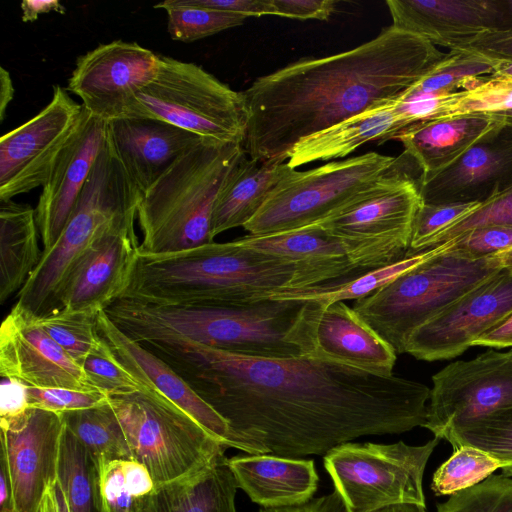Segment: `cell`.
Returning a JSON list of instances; mask_svg holds the SVG:
<instances>
[{
  "instance_id": "be15d7a7",
  "label": "cell",
  "mask_w": 512,
  "mask_h": 512,
  "mask_svg": "<svg viewBox=\"0 0 512 512\" xmlns=\"http://www.w3.org/2000/svg\"><path fill=\"white\" fill-rule=\"evenodd\" d=\"M39 512H57L53 486L45 493Z\"/></svg>"
},
{
  "instance_id": "836d02e7",
  "label": "cell",
  "mask_w": 512,
  "mask_h": 512,
  "mask_svg": "<svg viewBox=\"0 0 512 512\" xmlns=\"http://www.w3.org/2000/svg\"><path fill=\"white\" fill-rule=\"evenodd\" d=\"M72 512H101L99 469L84 445L65 425L57 470Z\"/></svg>"
},
{
  "instance_id": "5b68a950",
  "label": "cell",
  "mask_w": 512,
  "mask_h": 512,
  "mask_svg": "<svg viewBox=\"0 0 512 512\" xmlns=\"http://www.w3.org/2000/svg\"><path fill=\"white\" fill-rule=\"evenodd\" d=\"M247 155L243 144L202 138L145 192L137 209L138 251L164 254L214 242L212 219L220 193Z\"/></svg>"
},
{
  "instance_id": "484cf974",
  "label": "cell",
  "mask_w": 512,
  "mask_h": 512,
  "mask_svg": "<svg viewBox=\"0 0 512 512\" xmlns=\"http://www.w3.org/2000/svg\"><path fill=\"white\" fill-rule=\"evenodd\" d=\"M227 462L237 487L264 508L305 504L318 489L313 459L247 454L233 456Z\"/></svg>"
},
{
  "instance_id": "ba28073f",
  "label": "cell",
  "mask_w": 512,
  "mask_h": 512,
  "mask_svg": "<svg viewBox=\"0 0 512 512\" xmlns=\"http://www.w3.org/2000/svg\"><path fill=\"white\" fill-rule=\"evenodd\" d=\"M398 162L369 152L306 171L294 169L243 228L261 236L316 224L367 196Z\"/></svg>"
},
{
  "instance_id": "f1b7e54d",
  "label": "cell",
  "mask_w": 512,
  "mask_h": 512,
  "mask_svg": "<svg viewBox=\"0 0 512 512\" xmlns=\"http://www.w3.org/2000/svg\"><path fill=\"white\" fill-rule=\"evenodd\" d=\"M398 100L365 111L299 141L290 151L288 164L297 168L315 161L343 158L360 146L384 143L409 126L397 109Z\"/></svg>"
},
{
  "instance_id": "ffe728a7",
  "label": "cell",
  "mask_w": 512,
  "mask_h": 512,
  "mask_svg": "<svg viewBox=\"0 0 512 512\" xmlns=\"http://www.w3.org/2000/svg\"><path fill=\"white\" fill-rule=\"evenodd\" d=\"M0 374L31 387L97 390L33 318L13 308L0 327Z\"/></svg>"
},
{
  "instance_id": "f35d334b",
  "label": "cell",
  "mask_w": 512,
  "mask_h": 512,
  "mask_svg": "<svg viewBox=\"0 0 512 512\" xmlns=\"http://www.w3.org/2000/svg\"><path fill=\"white\" fill-rule=\"evenodd\" d=\"M97 316L98 313L56 309L33 319L81 365L84 358L96 349L102 340L97 328Z\"/></svg>"
},
{
  "instance_id": "f6af8a7d",
  "label": "cell",
  "mask_w": 512,
  "mask_h": 512,
  "mask_svg": "<svg viewBox=\"0 0 512 512\" xmlns=\"http://www.w3.org/2000/svg\"><path fill=\"white\" fill-rule=\"evenodd\" d=\"M480 203H422L413 221L406 255L423 251L434 236L473 212Z\"/></svg>"
},
{
  "instance_id": "e575fe53",
  "label": "cell",
  "mask_w": 512,
  "mask_h": 512,
  "mask_svg": "<svg viewBox=\"0 0 512 512\" xmlns=\"http://www.w3.org/2000/svg\"><path fill=\"white\" fill-rule=\"evenodd\" d=\"M493 73V59L463 49H452L428 75L408 89L398 101L428 94L454 93L473 88Z\"/></svg>"
},
{
  "instance_id": "83f0119b",
  "label": "cell",
  "mask_w": 512,
  "mask_h": 512,
  "mask_svg": "<svg viewBox=\"0 0 512 512\" xmlns=\"http://www.w3.org/2000/svg\"><path fill=\"white\" fill-rule=\"evenodd\" d=\"M225 454L203 468L156 485L139 498L132 512H237V484Z\"/></svg>"
},
{
  "instance_id": "4dcf8cb0",
  "label": "cell",
  "mask_w": 512,
  "mask_h": 512,
  "mask_svg": "<svg viewBox=\"0 0 512 512\" xmlns=\"http://www.w3.org/2000/svg\"><path fill=\"white\" fill-rule=\"evenodd\" d=\"M36 211L28 204L0 201V302L19 292L37 267Z\"/></svg>"
},
{
  "instance_id": "816d5d0a",
  "label": "cell",
  "mask_w": 512,
  "mask_h": 512,
  "mask_svg": "<svg viewBox=\"0 0 512 512\" xmlns=\"http://www.w3.org/2000/svg\"><path fill=\"white\" fill-rule=\"evenodd\" d=\"M258 512H349L341 496L334 490L332 493L313 498L305 504L281 507L264 508Z\"/></svg>"
},
{
  "instance_id": "91938a15",
  "label": "cell",
  "mask_w": 512,
  "mask_h": 512,
  "mask_svg": "<svg viewBox=\"0 0 512 512\" xmlns=\"http://www.w3.org/2000/svg\"><path fill=\"white\" fill-rule=\"evenodd\" d=\"M501 1V28L500 30L512 29V0Z\"/></svg>"
},
{
  "instance_id": "bcb514c9",
  "label": "cell",
  "mask_w": 512,
  "mask_h": 512,
  "mask_svg": "<svg viewBox=\"0 0 512 512\" xmlns=\"http://www.w3.org/2000/svg\"><path fill=\"white\" fill-rule=\"evenodd\" d=\"M447 252L461 258L481 259L512 249V227L485 226L472 229L443 243Z\"/></svg>"
},
{
  "instance_id": "8992f818",
  "label": "cell",
  "mask_w": 512,
  "mask_h": 512,
  "mask_svg": "<svg viewBox=\"0 0 512 512\" xmlns=\"http://www.w3.org/2000/svg\"><path fill=\"white\" fill-rule=\"evenodd\" d=\"M141 198V192L126 174L106 135L60 237L49 250L42 252L12 308L30 318L50 313L74 263L112 225L136 219Z\"/></svg>"
},
{
  "instance_id": "ab89813d",
  "label": "cell",
  "mask_w": 512,
  "mask_h": 512,
  "mask_svg": "<svg viewBox=\"0 0 512 512\" xmlns=\"http://www.w3.org/2000/svg\"><path fill=\"white\" fill-rule=\"evenodd\" d=\"M509 109H512V80L489 75L473 88L449 94L440 109L426 120Z\"/></svg>"
},
{
  "instance_id": "6da1fadb",
  "label": "cell",
  "mask_w": 512,
  "mask_h": 512,
  "mask_svg": "<svg viewBox=\"0 0 512 512\" xmlns=\"http://www.w3.org/2000/svg\"><path fill=\"white\" fill-rule=\"evenodd\" d=\"M229 426L227 447L246 454L324 456L362 436L400 434L426 421L430 388L308 356L248 357L189 341H151Z\"/></svg>"
},
{
  "instance_id": "6125c7cd",
  "label": "cell",
  "mask_w": 512,
  "mask_h": 512,
  "mask_svg": "<svg viewBox=\"0 0 512 512\" xmlns=\"http://www.w3.org/2000/svg\"><path fill=\"white\" fill-rule=\"evenodd\" d=\"M374 512H427L425 506L416 504H401L390 506Z\"/></svg>"
},
{
  "instance_id": "60d3db41",
  "label": "cell",
  "mask_w": 512,
  "mask_h": 512,
  "mask_svg": "<svg viewBox=\"0 0 512 512\" xmlns=\"http://www.w3.org/2000/svg\"><path fill=\"white\" fill-rule=\"evenodd\" d=\"M154 8L167 12V29L173 40L193 42L223 30L242 25L243 15L189 6H169L159 3Z\"/></svg>"
},
{
  "instance_id": "d6986e66",
  "label": "cell",
  "mask_w": 512,
  "mask_h": 512,
  "mask_svg": "<svg viewBox=\"0 0 512 512\" xmlns=\"http://www.w3.org/2000/svg\"><path fill=\"white\" fill-rule=\"evenodd\" d=\"M106 128L105 121L83 107L54 160L35 208L42 252L49 250L60 237L105 142Z\"/></svg>"
},
{
  "instance_id": "603a6c76",
  "label": "cell",
  "mask_w": 512,
  "mask_h": 512,
  "mask_svg": "<svg viewBox=\"0 0 512 512\" xmlns=\"http://www.w3.org/2000/svg\"><path fill=\"white\" fill-rule=\"evenodd\" d=\"M392 26L450 50L501 28L500 0H387Z\"/></svg>"
},
{
  "instance_id": "680465c9",
  "label": "cell",
  "mask_w": 512,
  "mask_h": 512,
  "mask_svg": "<svg viewBox=\"0 0 512 512\" xmlns=\"http://www.w3.org/2000/svg\"><path fill=\"white\" fill-rule=\"evenodd\" d=\"M491 75L512 80V61L493 59V73Z\"/></svg>"
},
{
  "instance_id": "30bf717a",
  "label": "cell",
  "mask_w": 512,
  "mask_h": 512,
  "mask_svg": "<svg viewBox=\"0 0 512 512\" xmlns=\"http://www.w3.org/2000/svg\"><path fill=\"white\" fill-rule=\"evenodd\" d=\"M132 460L149 471L155 486L209 464L227 447L173 403L144 390L109 396Z\"/></svg>"
},
{
  "instance_id": "7c38bea8",
  "label": "cell",
  "mask_w": 512,
  "mask_h": 512,
  "mask_svg": "<svg viewBox=\"0 0 512 512\" xmlns=\"http://www.w3.org/2000/svg\"><path fill=\"white\" fill-rule=\"evenodd\" d=\"M424 428L438 439L477 418L512 406V348L489 349L432 376Z\"/></svg>"
},
{
  "instance_id": "8fae6325",
  "label": "cell",
  "mask_w": 512,
  "mask_h": 512,
  "mask_svg": "<svg viewBox=\"0 0 512 512\" xmlns=\"http://www.w3.org/2000/svg\"><path fill=\"white\" fill-rule=\"evenodd\" d=\"M439 440L419 446L349 441L329 450L323 464L349 512L401 504L426 507L423 476Z\"/></svg>"
},
{
  "instance_id": "5bb4252c",
  "label": "cell",
  "mask_w": 512,
  "mask_h": 512,
  "mask_svg": "<svg viewBox=\"0 0 512 512\" xmlns=\"http://www.w3.org/2000/svg\"><path fill=\"white\" fill-rule=\"evenodd\" d=\"M82 104L60 85L50 102L0 139V201L43 186L58 153L73 131Z\"/></svg>"
},
{
  "instance_id": "8d00e7d4",
  "label": "cell",
  "mask_w": 512,
  "mask_h": 512,
  "mask_svg": "<svg viewBox=\"0 0 512 512\" xmlns=\"http://www.w3.org/2000/svg\"><path fill=\"white\" fill-rule=\"evenodd\" d=\"M445 440L453 448L469 445L487 452L504 464V475L512 476V406L451 430Z\"/></svg>"
},
{
  "instance_id": "52a82bcc",
  "label": "cell",
  "mask_w": 512,
  "mask_h": 512,
  "mask_svg": "<svg viewBox=\"0 0 512 512\" xmlns=\"http://www.w3.org/2000/svg\"><path fill=\"white\" fill-rule=\"evenodd\" d=\"M502 269L498 255L472 260L446 250L355 300L352 308L398 355L417 328Z\"/></svg>"
},
{
  "instance_id": "74e56055",
  "label": "cell",
  "mask_w": 512,
  "mask_h": 512,
  "mask_svg": "<svg viewBox=\"0 0 512 512\" xmlns=\"http://www.w3.org/2000/svg\"><path fill=\"white\" fill-rule=\"evenodd\" d=\"M503 468L504 464L487 452L460 445L434 472L431 489L438 496H450L481 483Z\"/></svg>"
},
{
  "instance_id": "4fadbf2b",
  "label": "cell",
  "mask_w": 512,
  "mask_h": 512,
  "mask_svg": "<svg viewBox=\"0 0 512 512\" xmlns=\"http://www.w3.org/2000/svg\"><path fill=\"white\" fill-rule=\"evenodd\" d=\"M159 55L136 42L115 40L79 56L66 90L106 123L132 118L136 95L156 76Z\"/></svg>"
},
{
  "instance_id": "d4e9b609",
  "label": "cell",
  "mask_w": 512,
  "mask_h": 512,
  "mask_svg": "<svg viewBox=\"0 0 512 512\" xmlns=\"http://www.w3.org/2000/svg\"><path fill=\"white\" fill-rule=\"evenodd\" d=\"M107 139L135 187L145 193L202 137L162 120L125 118L107 123Z\"/></svg>"
},
{
  "instance_id": "7402d4cb",
  "label": "cell",
  "mask_w": 512,
  "mask_h": 512,
  "mask_svg": "<svg viewBox=\"0 0 512 512\" xmlns=\"http://www.w3.org/2000/svg\"><path fill=\"white\" fill-rule=\"evenodd\" d=\"M422 203L483 202L512 185V126L503 124L446 169L416 180Z\"/></svg>"
},
{
  "instance_id": "681fc988",
  "label": "cell",
  "mask_w": 512,
  "mask_h": 512,
  "mask_svg": "<svg viewBox=\"0 0 512 512\" xmlns=\"http://www.w3.org/2000/svg\"><path fill=\"white\" fill-rule=\"evenodd\" d=\"M275 15L300 20H327L336 9L334 0H271Z\"/></svg>"
},
{
  "instance_id": "6f0895ef",
  "label": "cell",
  "mask_w": 512,
  "mask_h": 512,
  "mask_svg": "<svg viewBox=\"0 0 512 512\" xmlns=\"http://www.w3.org/2000/svg\"><path fill=\"white\" fill-rule=\"evenodd\" d=\"M14 86L10 73L4 68H0V121L3 122L6 109L14 97Z\"/></svg>"
},
{
  "instance_id": "7bdbcfd3",
  "label": "cell",
  "mask_w": 512,
  "mask_h": 512,
  "mask_svg": "<svg viewBox=\"0 0 512 512\" xmlns=\"http://www.w3.org/2000/svg\"><path fill=\"white\" fill-rule=\"evenodd\" d=\"M101 338L99 346L81 363L91 385L110 397L141 391L134 376L119 361L107 341Z\"/></svg>"
},
{
  "instance_id": "ac0fdd59",
  "label": "cell",
  "mask_w": 512,
  "mask_h": 512,
  "mask_svg": "<svg viewBox=\"0 0 512 512\" xmlns=\"http://www.w3.org/2000/svg\"><path fill=\"white\" fill-rule=\"evenodd\" d=\"M135 220L112 225L84 252L58 290L53 310L99 313L120 297L140 245Z\"/></svg>"
},
{
  "instance_id": "cb8c5ba5",
  "label": "cell",
  "mask_w": 512,
  "mask_h": 512,
  "mask_svg": "<svg viewBox=\"0 0 512 512\" xmlns=\"http://www.w3.org/2000/svg\"><path fill=\"white\" fill-rule=\"evenodd\" d=\"M97 328L119 361L140 384L141 390L173 403L227 447L229 426L226 420L165 361L123 333L104 310L98 313Z\"/></svg>"
},
{
  "instance_id": "2e32d148",
  "label": "cell",
  "mask_w": 512,
  "mask_h": 512,
  "mask_svg": "<svg viewBox=\"0 0 512 512\" xmlns=\"http://www.w3.org/2000/svg\"><path fill=\"white\" fill-rule=\"evenodd\" d=\"M297 336L304 356L375 376L393 375L396 352L344 301H306Z\"/></svg>"
},
{
  "instance_id": "03108f58",
  "label": "cell",
  "mask_w": 512,
  "mask_h": 512,
  "mask_svg": "<svg viewBox=\"0 0 512 512\" xmlns=\"http://www.w3.org/2000/svg\"><path fill=\"white\" fill-rule=\"evenodd\" d=\"M492 114H494L503 124L512 126V109Z\"/></svg>"
},
{
  "instance_id": "b9f144b4",
  "label": "cell",
  "mask_w": 512,
  "mask_h": 512,
  "mask_svg": "<svg viewBox=\"0 0 512 512\" xmlns=\"http://www.w3.org/2000/svg\"><path fill=\"white\" fill-rule=\"evenodd\" d=\"M437 512H512V478L491 475L437 505Z\"/></svg>"
},
{
  "instance_id": "94428289",
  "label": "cell",
  "mask_w": 512,
  "mask_h": 512,
  "mask_svg": "<svg viewBox=\"0 0 512 512\" xmlns=\"http://www.w3.org/2000/svg\"><path fill=\"white\" fill-rule=\"evenodd\" d=\"M53 491L57 512H72L70 505L65 497V494L57 480L53 485Z\"/></svg>"
},
{
  "instance_id": "44dd1931",
  "label": "cell",
  "mask_w": 512,
  "mask_h": 512,
  "mask_svg": "<svg viewBox=\"0 0 512 512\" xmlns=\"http://www.w3.org/2000/svg\"><path fill=\"white\" fill-rule=\"evenodd\" d=\"M421 204L416 180L396 168L367 196L316 224L336 237L391 243L408 250Z\"/></svg>"
},
{
  "instance_id": "1f68e13d",
  "label": "cell",
  "mask_w": 512,
  "mask_h": 512,
  "mask_svg": "<svg viewBox=\"0 0 512 512\" xmlns=\"http://www.w3.org/2000/svg\"><path fill=\"white\" fill-rule=\"evenodd\" d=\"M447 249V245L441 244L421 252L405 255L400 260L361 273L347 280L302 289L284 290L272 295L269 299L317 301L323 304L344 300H357L372 294L402 274Z\"/></svg>"
},
{
  "instance_id": "f907efd6",
  "label": "cell",
  "mask_w": 512,
  "mask_h": 512,
  "mask_svg": "<svg viewBox=\"0 0 512 512\" xmlns=\"http://www.w3.org/2000/svg\"><path fill=\"white\" fill-rule=\"evenodd\" d=\"M454 49L476 52L493 59L512 61V29L483 33L467 44Z\"/></svg>"
},
{
  "instance_id": "f546056e",
  "label": "cell",
  "mask_w": 512,
  "mask_h": 512,
  "mask_svg": "<svg viewBox=\"0 0 512 512\" xmlns=\"http://www.w3.org/2000/svg\"><path fill=\"white\" fill-rule=\"evenodd\" d=\"M294 169L285 161H258L246 155L219 195L213 213L212 237L244 227Z\"/></svg>"
},
{
  "instance_id": "d6a6232c",
  "label": "cell",
  "mask_w": 512,
  "mask_h": 512,
  "mask_svg": "<svg viewBox=\"0 0 512 512\" xmlns=\"http://www.w3.org/2000/svg\"><path fill=\"white\" fill-rule=\"evenodd\" d=\"M65 427L88 450L98 469L106 462L132 459L121 424L109 400L96 407L62 413Z\"/></svg>"
},
{
  "instance_id": "4316f807",
  "label": "cell",
  "mask_w": 512,
  "mask_h": 512,
  "mask_svg": "<svg viewBox=\"0 0 512 512\" xmlns=\"http://www.w3.org/2000/svg\"><path fill=\"white\" fill-rule=\"evenodd\" d=\"M502 125L492 113L466 114L415 122L393 139L402 143L403 155L417 164L421 170L419 178H425L451 166Z\"/></svg>"
},
{
  "instance_id": "9f6ffc18",
  "label": "cell",
  "mask_w": 512,
  "mask_h": 512,
  "mask_svg": "<svg viewBox=\"0 0 512 512\" xmlns=\"http://www.w3.org/2000/svg\"><path fill=\"white\" fill-rule=\"evenodd\" d=\"M0 512H16L11 478L2 455L0 457Z\"/></svg>"
},
{
  "instance_id": "e0dca14e",
  "label": "cell",
  "mask_w": 512,
  "mask_h": 512,
  "mask_svg": "<svg viewBox=\"0 0 512 512\" xmlns=\"http://www.w3.org/2000/svg\"><path fill=\"white\" fill-rule=\"evenodd\" d=\"M512 313V272L502 269L417 328L405 353L435 361L459 356Z\"/></svg>"
},
{
  "instance_id": "f5cc1de1",
  "label": "cell",
  "mask_w": 512,
  "mask_h": 512,
  "mask_svg": "<svg viewBox=\"0 0 512 512\" xmlns=\"http://www.w3.org/2000/svg\"><path fill=\"white\" fill-rule=\"evenodd\" d=\"M27 407L25 385L6 379L1 387L0 416L18 413Z\"/></svg>"
},
{
  "instance_id": "9a60e30c",
  "label": "cell",
  "mask_w": 512,
  "mask_h": 512,
  "mask_svg": "<svg viewBox=\"0 0 512 512\" xmlns=\"http://www.w3.org/2000/svg\"><path fill=\"white\" fill-rule=\"evenodd\" d=\"M1 455L5 458L16 512H39L47 490L57 480L62 413L27 407L0 416Z\"/></svg>"
},
{
  "instance_id": "d590c367",
  "label": "cell",
  "mask_w": 512,
  "mask_h": 512,
  "mask_svg": "<svg viewBox=\"0 0 512 512\" xmlns=\"http://www.w3.org/2000/svg\"><path fill=\"white\" fill-rule=\"evenodd\" d=\"M154 488L147 468L135 460H112L99 468L101 512H132L136 501Z\"/></svg>"
},
{
  "instance_id": "3957f363",
  "label": "cell",
  "mask_w": 512,
  "mask_h": 512,
  "mask_svg": "<svg viewBox=\"0 0 512 512\" xmlns=\"http://www.w3.org/2000/svg\"><path fill=\"white\" fill-rule=\"evenodd\" d=\"M295 263L237 239L164 254L136 251L118 299L158 305L238 306L293 289Z\"/></svg>"
},
{
  "instance_id": "7a4b0ae2",
  "label": "cell",
  "mask_w": 512,
  "mask_h": 512,
  "mask_svg": "<svg viewBox=\"0 0 512 512\" xmlns=\"http://www.w3.org/2000/svg\"><path fill=\"white\" fill-rule=\"evenodd\" d=\"M447 56L392 25L351 50L302 59L243 91L249 110L245 151L285 161L302 139L398 100Z\"/></svg>"
},
{
  "instance_id": "c3c4849f",
  "label": "cell",
  "mask_w": 512,
  "mask_h": 512,
  "mask_svg": "<svg viewBox=\"0 0 512 512\" xmlns=\"http://www.w3.org/2000/svg\"><path fill=\"white\" fill-rule=\"evenodd\" d=\"M169 6H189L240 14L245 17L275 15L271 0H166Z\"/></svg>"
},
{
  "instance_id": "7dc6e473",
  "label": "cell",
  "mask_w": 512,
  "mask_h": 512,
  "mask_svg": "<svg viewBox=\"0 0 512 512\" xmlns=\"http://www.w3.org/2000/svg\"><path fill=\"white\" fill-rule=\"evenodd\" d=\"M28 407L41 408L64 413L100 406L109 396L99 390H78L69 388H40L25 386Z\"/></svg>"
},
{
  "instance_id": "11a10c76",
  "label": "cell",
  "mask_w": 512,
  "mask_h": 512,
  "mask_svg": "<svg viewBox=\"0 0 512 512\" xmlns=\"http://www.w3.org/2000/svg\"><path fill=\"white\" fill-rule=\"evenodd\" d=\"M21 11L23 22H34L41 14L52 11L64 14L66 9L58 0H24L21 2Z\"/></svg>"
},
{
  "instance_id": "db71d44e",
  "label": "cell",
  "mask_w": 512,
  "mask_h": 512,
  "mask_svg": "<svg viewBox=\"0 0 512 512\" xmlns=\"http://www.w3.org/2000/svg\"><path fill=\"white\" fill-rule=\"evenodd\" d=\"M473 346L490 348H512V313L497 326L478 338Z\"/></svg>"
},
{
  "instance_id": "277c9868",
  "label": "cell",
  "mask_w": 512,
  "mask_h": 512,
  "mask_svg": "<svg viewBox=\"0 0 512 512\" xmlns=\"http://www.w3.org/2000/svg\"><path fill=\"white\" fill-rule=\"evenodd\" d=\"M306 301L264 300L238 306L158 305L117 299L111 321L138 343L189 341L262 358L304 356L297 322Z\"/></svg>"
},
{
  "instance_id": "9c48e42d",
  "label": "cell",
  "mask_w": 512,
  "mask_h": 512,
  "mask_svg": "<svg viewBox=\"0 0 512 512\" xmlns=\"http://www.w3.org/2000/svg\"><path fill=\"white\" fill-rule=\"evenodd\" d=\"M132 118H153L202 138L244 144L249 110L246 97L201 66L159 55L154 79L136 95Z\"/></svg>"
},
{
  "instance_id": "ee69618b",
  "label": "cell",
  "mask_w": 512,
  "mask_h": 512,
  "mask_svg": "<svg viewBox=\"0 0 512 512\" xmlns=\"http://www.w3.org/2000/svg\"><path fill=\"white\" fill-rule=\"evenodd\" d=\"M485 226L512 227V185L481 202L473 212L438 233L427 243L424 250Z\"/></svg>"
},
{
  "instance_id": "e7e4bbea",
  "label": "cell",
  "mask_w": 512,
  "mask_h": 512,
  "mask_svg": "<svg viewBox=\"0 0 512 512\" xmlns=\"http://www.w3.org/2000/svg\"><path fill=\"white\" fill-rule=\"evenodd\" d=\"M498 257L501 261L502 267L512 272V249L498 254Z\"/></svg>"
}]
</instances>
